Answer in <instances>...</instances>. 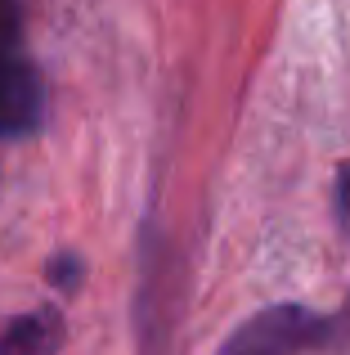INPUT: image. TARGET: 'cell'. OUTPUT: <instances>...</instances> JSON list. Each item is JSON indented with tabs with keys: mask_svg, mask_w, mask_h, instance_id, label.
Returning <instances> with one entry per match:
<instances>
[{
	"mask_svg": "<svg viewBox=\"0 0 350 355\" xmlns=\"http://www.w3.org/2000/svg\"><path fill=\"white\" fill-rule=\"evenodd\" d=\"M342 211H350V166H346V175H342Z\"/></svg>",
	"mask_w": 350,
	"mask_h": 355,
	"instance_id": "4",
	"label": "cell"
},
{
	"mask_svg": "<svg viewBox=\"0 0 350 355\" xmlns=\"http://www.w3.org/2000/svg\"><path fill=\"white\" fill-rule=\"evenodd\" d=\"M324 315L306 311V306H270L243 329H234L220 355H301L306 347L324 342Z\"/></svg>",
	"mask_w": 350,
	"mask_h": 355,
	"instance_id": "2",
	"label": "cell"
},
{
	"mask_svg": "<svg viewBox=\"0 0 350 355\" xmlns=\"http://www.w3.org/2000/svg\"><path fill=\"white\" fill-rule=\"evenodd\" d=\"M41 77L23 45L18 0H0V139L32 135L41 126Z\"/></svg>",
	"mask_w": 350,
	"mask_h": 355,
	"instance_id": "1",
	"label": "cell"
},
{
	"mask_svg": "<svg viewBox=\"0 0 350 355\" xmlns=\"http://www.w3.org/2000/svg\"><path fill=\"white\" fill-rule=\"evenodd\" d=\"M63 342V324L54 311H27L0 333V355H54Z\"/></svg>",
	"mask_w": 350,
	"mask_h": 355,
	"instance_id": "3",
	"label": "cell"
}]
</instances>
